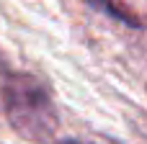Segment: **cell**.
Here are the masks:
<instances>
[{
  "label": "cell",
  "mask_w": 147,
  "mask_h": 144,
  "mask_svg": "<svg viewBox=\"0 0 147 144\" xmlns=\"http://www.w3.org/2000/svg\"><path fill=\"white\" fill-rule=\"evenodd\" d=\"M5 113L10 126L31 142H47L57 129V108L49 90L31 75H8Z\"/></svg>",
  "instance_id": "obj_1"
},
{
  "label": "cell",
  "mask_w": 147,
  "mask_h": 144,
  "mask_svg": "<svg viewBox=\"0 0 147 144\" xmlns=\"http://www.w3.org/2000/svg\"><path fill=\"white\" fill-rule=\"evenodd\" d=\"M96 10H101V13H109L111 18H116V21H121V23H127V26H132V28H142V23H140V18L134 15V13H129V10H124V8H119L114 0H88Z\"/></svg>",
  "instance_id": "obj_2"
},
{
  "label": "cell",
  "mask_w": 147,
  "mask_h": 144,
  "mask_svg": "<svg viewBox=\"0 0 147 144\" xmlns=\"http://www.w3.org/2000/svg\"><path fill=\"white\" fill-rule=\"evenodd\" d=\"M62 144H83V142H62Z\"/></svg>",
  "instance_id": "obj_3"
}]
</instances>
